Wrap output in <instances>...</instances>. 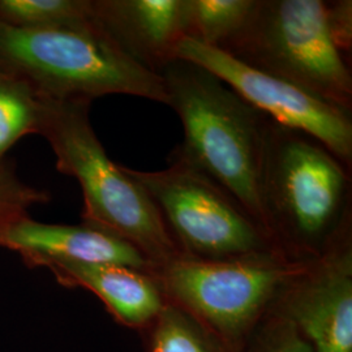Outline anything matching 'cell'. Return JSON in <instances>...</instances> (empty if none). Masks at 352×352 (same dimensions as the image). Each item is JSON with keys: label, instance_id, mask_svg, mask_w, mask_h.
Wrapping results in <instances>:
<instances>
[{"label": "cell", "instance_id": "obj_1", "mask_svg": "<svg viewBox=\"0 0 352 352\" xmlns=\"http://www.w3.org/2000/svg\"><path fill=\"white\" fill-rule=\"evenodd\" d=\"M160 76L167 106L184 129V140L170 158L213 180L269 235L261 201L267 116L197 64L175 59Z\"/></svg>", "mask_w": 352, "mask_h": 352}, {"label": "cell", "instance_id": "obj_2", "mask_svg": "<svg viewBox=\"0 0 352 352\" xmlns=\"http://www.w3.org/2000/svg\"><path fill=\"white\" fill-rule=\"evenodd\" d=\"M351 173L318 140L267 118L261 201L279 251L311 261L352 230Z\"/></svg>", "mask_w": 352, "mask_h": 352}, {"label": "cell", "instance_id": "obj_3", "mask_svg": "<svg viewBox=\"0 0 352 352\" xmlns=\"http://www.w3.org/2000/svg\"><path fill=\"white\" fill-rule=\"evenodd\" d=\"M0 72L49 101L91 103L124 94L167 104L162 77L135 62L96 16L47 29L0 21Z\"/></svg>", "mask_w": 352, "mask_h": 352}, {"label": "cell", "instance_id": "obj_4", "mask_svg": "<svg viewBox=\"0 0 352 352\" xmlns=\"http://www.w3.org/2000/svg\"><path fill=\"white\" fill-rule=\"evenodd\" d=\"M90 103L43 100L38 135L47 140L56 168L78 182L82 222L124 240L151 270L182 256L155 205L126 166L110 160L89 118Z\"/></svg>", "mask_w": 352, "mask_h": 352}, {"label": "cell", "instance_id": "obj_5", "mask_svg": "<svg viewBox=\"0 0 352 352\" xmlns=\"http://www.w3.org/2000/svg\"><path fill=\"white\" fill-rule=\"evenodd\" d=\"M308 261L282 252L223 260L180 256L151 270L164 300L189 316L222 352H241L279 289Z\"/></svg>", "mask_w": 352, "mask_h": 352}, {"label": "cell", "instance_id": "obj_6", "mask_svg": "<svg viewBox=\"0 0 352 352\" xmlns=\"http://www.w3.org/2000/svg\"><path fill=\"white\" fill-rule=\"evenodd\" d=\"M221 51L351 113V71L330 37L327 1L257 0L248 23Z\"/></svg>", "mask_w": 352, "mask_h": 352}, {"label": "cell", "instance_id": "obj_7", "mask_svg": "<svg viewBox=\"0 0 352 352\" xmlns=\"http://www.w3.org/2000/svg\"><path fill=\"white\" fill-rule=\"evenodd\" d=\"M126 171L149 195L182 256L223 260L280 252L239 202L183 161L170 158L160 171Z\"/></svg>", "mask_w": 352, "mask_h": 352}, {"label": "cell", "instance_id": "obj_8", "mask_svg": "<svg viewBox=\"0 0 352 352\" xmlns=\"http://www.w3.org/2000/svg\"><path fill=\"white\" fill-rule=\"evenodd\" d=\"M176 59L208 69L270 120L318 140L352 170L351 113L189 38L179 43Z\"/></svg>", "mask_w": 352, "mask_h": 352}, {"label": "cell", "instance_id": "obj_9", "mask_svg": "<svg viewBox=\"0 0 352 352\" xmlns=\"http://www.w3.org/2000/svg\"><path fill=\"white\" fill-rule=\"evenodd\" d=\"M267 314L289 320L314 352H352V230L289 278Z\"/></svg>", "mask_w": 352, "mask_h": 352}, {"label": "cell", "instance_id": "obj_10", "mask_svg": "<svg viewBox=\"0 0 352 352\" xmlns=\"http://www.w3.org/2000/svg\"><path fill=\"white\" fill-rule=\"evenodd\" d=\"M91 7L110 37L157 75L187 38V0H91Z\"/></svg>", "mask_w": 352, "mask_h": 352}, {"label": "cell", "instance_id": "obj_11", "mask_svg": "<svg viewBox=\"0 0 352 352\" xmlns=\"http://www.w3.org/2000/svg\"><path fill=\"white\" fill-rule=\"evenodd\" d=\"M3 248L17 252L30 267H36L45 260H65L123 265L151 272L149 263L138 250L87 222L51 225L34 221L28 215L13 225Z\"/></svg>", "mask_w": 352, "mask_h": 352}, {"label": "cell", "instance_id": "obj_12", "mask_svg": "<svg viewBox=\"0 0 352 352\" xmlns=\"http://www.w3.org/2000/svg\"><path fill=\"white\" fill-rule=\"evenodd\" d=\"M36 267L50 270L65 287L88 289L124 327L144 330L166 304L151 272L113 264L45 260Z\"/></svg>", "mask_w": 352, "mask_h": 352}, {"label": "cell", "instance_id": "obj_13", "mask_svg": "<svg viewBox=\"0 0 352 352\" xmlns=\"http://www.w3.org/2000/svg\"><path fill=\"white\" fill-rule=\"evenodd\" d=\"M257 0H187V38L223 50L248 23Z\"/></svg>", "mask_w": 352, "mask_h": 352}, {"label": "cell", "instance_id": "obj_14", "mask_svg": "<svg viewBox=\"0 0 352 352\" xmlns=\"http://www.w3.org/2000/svg\"><path fill=\"white\" fill-rule=\"evenodd\" d=\"M43 100L25 82L0 72V164L13 145L38 133Z\"/></svg>", "mask_w": 352, "mask_h": 352}, {"label": "cell", "instance_id": "obj_15", "mask_svg": "<svg viewBox=\"0 0 352 352\" xmlns=\"http://www.w3.org/2000/svg\"><path fill=\"white\" fill-rule=\"evenodd\" d=\"M93 16L91 0H0V21L19 28L75 25Z\"/></svg>", "mask_w": 352, "mask_h": 352}, {"label": "cell", "instance_id": "obj_16", "mask_svg": "<svg viewBox=\"0 0 352 352\" xmlns=\"http://www.w3.org/2000/svg\"><path fill=\"white\" fill-rule=\"evenodd\" d=\"M141 331L145 352H222L201 327L170 302Z\"/></svg>", "mask_w": 352, "mask_h": 352}, {"label": "cell", "instance_id": "obj_17", "mask_svg": "<svg viewBox=\"0 0 352 352\" xmlns=\"http://www.w3.org/2000/svg\"><path fill=\"white\" fill-rule=\"evenodd\" d=\"M50 201V193L23 182L10 162L0 164V247L14 223L29 215L33 206Z\"/></svg>", "mask_w": 352, "mask_h": 352}, {"label": "cell", "instance_id": "obj_18", "mask_svg": "<svg viewBox=\"0 0 352 352\" xmlns=\"http://www.w3.org/2000/svg\"><path fill=\"white\" fill-rule=\"evenodd\" d=\"M241 352H314V349L289 320L267 314Z\"/></svg>", "mask_w": 352, "mask_h": 352}, {"label": "cell", "instance_id": "obj_19", "mask_svg": "<svg viewBox=\"0 0 352 352\" xmlns=\"http://www.w3.org/2000/svg\"><path fill=\"white\" fill-rule=\"evenodd\" d=\"M327 23L331 41L347 60L352 50V1H327Z\"/></svg>", "mask_w": 352, "mask_h": 352}]
</instances>
